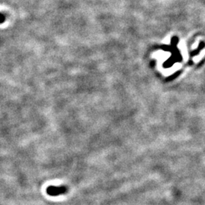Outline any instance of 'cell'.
I'll return each instance as SVG.
<instances>
[{"label": "cell", "instance_id": "cell-1", "mask_svg": "<svg viewBox=\"0 0 205 205\" xmlns=\"http://www.w3.org/2000/svg\"><path fill=\"white\" fill-rule=\"evenodd\" d=\"M46 194L50 196H58L62 194H66L69 192V188L65 186H50L46 188Z\"/></svg>", "mask_w": 205, "mask_h": 205}, {"label": "cell", "instance_id": "cell-2", "mask_svg": "<svg viewBox=\"0 0 205 205\" xmlns=\"http://www.w3.org/2000/svg\"><path fill=\"white\" fill-rule=\"evenodd\" d=\"M5 20H6L5 16L2 13H0V24H2L3 22H5Z\"/></svg>", "mask_w": 205, "mask_h": 205}]
</instances>
